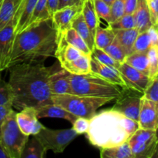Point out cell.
<instances>
[{
    "label": "cell",
    "instance_id": "obj_41",
    "mask_svg": "<svg viewBox=\"0 0 158 158\" xmlns=\"http://www.w3.org/2000/svg\"><path fill=\"white\" fill-rule=\"evenodd\" d=\"M152 26H158V0H146Z\"/></svg>",
    "mask_w": 158,
    "mask_h": 158
},
{
    "label": "cell",
    "instance_id": "obj_37",
    "mask_svg": "<svg viewBox=\"0 0 158 158\" xmlns=\"http://www.w3.org/2000/svg\"><path fill=\"white\" fill-rule=\"evenodd\" d=\"M94 9L99 19H103L109 25L110 19V6L106 4L103 0H93Z\"/></svg>",
    "mask_w": 158,
    "mask_h": 158
},
{
    "label": "cell",
    "instance_id": "obj_18",
    "mask_svg": "<svg viewBox=\"0 0 158 158\" xmlns=\"http://www.w3.org/2000/svg\"><path fill=\"white\" fill-rule=\"evenodd\" d=\"M69 75L70 74L69 73L62 68L59 70L53 69L49 80V90L52 95L73 94Z\"/></svg>",
    "mask_w": 158,
    "mask_h": 158
},
{
    "label": "cell",
    "instance_id": "obj_11",
    "mask_svg": "<svg viewBox=\"0 0 158 158\" xmlns=\"http://www.w3.org/2000/svg\"><path fill=\"white\" fill-rule=\"evenodd\" d=\"M83 3L77 6H66L57 9L52 15L53 24L56 29L58 35H63L66 30L71 28L73 20L81 13Z\"/></svg>",
    "mask_w": 158,
    "mask_h": 158
},
{
    "label": "cell",
    "instance_id": "obj_48",
    "mask_svg": "<svg viewBox=\"0 0 158 158\" xmlns=\"http://www.w3.org/2000/svg\"><path fill=\"white\" fill-rule=\"evenodd\" d=\"M103 1H104L105 2H106V4L109 5V6H111L115 0H103Z\"/></svg>",
    "mask_w": 158,
    "mask_h": 158
},
{
    "label": "cell",
    "instance_id": "obj_22",
    "mask_svg": "<svg viewBox=\"0 0 158 158\" xmlns=\"http://www.w3.org/2000/svg\"><path fill=\"white\" fill-rule=\"evenodd\" d=\"M82 14L86 25L94 37L97 27L100 26V20L94 9L93 0H83Z\"/></svg>",
    "mask_w": 158,
    "mask_h": 158
},
{
    "label": "cell",
    "instance_id": "obj_1",
    "mask_svg": "<svg viewBox=\"0 0 158 158\" xmlns=\"http://www.w3.org/2000/svg\"><path fill=\"white\" fill-rule=\"evenodd\" d=\"M9 86L12 106L17 110L52 103L49 80L53 67L43 60L23 62L9 66Z\"/></svg>",
    "mask_w": 158,
    "mask_h": 158
},
{
    "label": "cell",
    "instance_id": "obj_5",
    "mask_svg": "<svg viewBox=\"0 0 158 158\" xmlns=\"http://www.w3.org/2000/svg\"><path fill=\"white\" fill-rule=\"evenodd\" d=\"M53 103L58 104L76 117L90 119L101 106L115 99L112 97H94L77 94H59L51 97Z\"/></svg>",
    "mask_w": 158,
    "mask_h": 158
},
{
    "label": "cell",
    "instance_id": "obj_30",
    "mask_svg": "<svg viewBox=\"0 0 158 158\" xmlns=\"http://www.w3.org/2000/svg\"><path fill=\"white\" fill-rule=\"evenodd\" d=\"M115 38L114 29L108 26L106 28H102L99 26L94 35V43L95 47L103 49L110 44Z\"/></svg>",
    "mask_w": 158,
    "mask_h": 158
},
{
    "label": "cell",
    "instance_id": "obj_26",
    "mask_svg": "<svg viewBox=\"0 0 158 158\" xmlns=\"http://www.w3.org/2000/svg\"><path fill=\"white\" fill-rule=\"evenodd\" d=\"M49 18H51V15L48 11L47 0H38L32 12V16L25 29L33 27Z\"/></svg>",
    "mask_w": 158,
    "mask_h": 158
},
{
    "label": "cell",
    "instance_id": "obj_42",
    "mask_svg": "<svg viewBox=\"0 0 158 158\" xmlns=\"http://www.w3.org/2000/svg\"><path fill=\"white\" fill-rule=\"evenodd\" d=\"M12 103H7L5 104L0 105V134H1V127L2 125L3 122H4L5 119L7 117L9 113L10 112L11 110H12Z\"/></svg>",
    "mask_w": 158,
    "mask_h": 158
},
{
    "label": "cell",
    "instance_id": "obj_40",
    "mask_svg": "<svg viewBox=\"0 0 158 158\" xmlns=\"http://www.w3.org/2000/svg\"><path fill=\"white\" fill-rule=\"evenodd\" d=\"M89 119L78 117L76 119L74 123H73V128L74 131L77 133L78 135L84 134H86V131H87L88 127H89Z\"/></svg>",
    "mask_w": 158,
    "mask_h": 158
},
{
    "label": "cell",
    "instance_id": "obj_25",
    "mask_svg": "<svg viewBox=\"0 0 158 158\" xmlns=\"http://www.w3.org/2000/svg\"><path fill=\"white\" fill-rule=\"evenodd\" d=\"M20 0H0V29L12 21Z\"/></svg>",
    "mask_w": 158,
    "mask_h": 158
},
{
    "label": "cell",
    "instance_id": "obj_36",
    "mask_svg": "<svg viewBox=\"0 0 158 158\" xmlns=\"http://www.w3.org/2000/svg\"><path fill=\"white\" fill-rule=\"evenodd\" d=\"M143 97L147 100L158 103V77L150 79L143 90Z\"/></svg>",
    "mask_w": 158,
    "mask_h": 158
},
{
    "label": "cell",
    "instance_id": "obj_20",
    "mask_svg": "<svg viewBox=\"0 0 158 158\" xmlns=\"http://www.w3.org/2000/svg\"><path fill=\"white\" fill-rule=\"evenodd\" d=\"M134 15L136 22V29L139 32L148 30L152 26L146 0H138Z\"/></svg>",
    "mask_w": 158,
    "mask_h": 158
},
{
    "label": "cell",
    "instance_id": "obj_14",
    "mask_svg": "<svg viewBox=\"0 0 158 158\" xmlns=\"http://www.w3.org/2000/svg\"><path fill=\"white\" fill-rule=\"evenodd\" d=\"M16 122L22 132L29 137L36 134L43 127L39 121L35 107H26L16 113Z\"/></svg>",
    "mask_w": 158,
    "mask_h": 158
},
{
    "label": "cell",
    "instance_id": "obj_39",
    "mask_svg": "<svg viewBox=\"0 0 158 158\" xmlns=\"http://www.w3.org/2000/svg\"><path fill=\"white\" fill-rule=\"evenodd\" d=\"M7 103H11L10 92L7 82L3 80L0 72V105Z\"/></svg>",
    "mask_w": 158,
    "mask_h": 158
},
{
    "label": "cell",
    "instance_id": "obj_13",
    "mask_svg": "<svg viewBox=\"0 0 158 158\" xmlns=\"http://www.w3.org/2000/svg\"><path fill=\"white\" fill-rule=\"evenodd\" d=\"M139 127L157 131L158 103L147 100L142 97L138 117Z\"/></svg>",
    "mask_w": 158,
    "mask_h": 158
},
{
    "label": "cell",
    "instance_id": "obj_7",
    "mask_svg": "<svg viewBox=\"0 0 158 158\" xmlns=\"http://www.w3.org/2000/svg\"><path fill=\"white\" fill-rule=\"evenodd\" d=\"M29 137L22 132L17 124L16 111L11 110L2 125L0 134V143L8 157L21 158Z\"/></svg>",
    "mask_w": 158,
    "mask_h": 158
},
{
    "label": "cell",
    "instance_id": "obj_6",
    "mask_svg": "<svg viewBox=\"0 0 158 158\" xmlns=\"http://www.w3.org/2000/svg\"><path fill=\"white\" fill-rule=\"evenodd\" d=\"M54 56L58 60L62 69L72 75H83L90 72L91 56L68 43L63 35H58L56 49Z\"/></svg>",
    "mask_w": 158,
    "mask_h": 158
},
{
    "label": "cell",
    "instance_id": "obj_9",
    "mask_svg": "<svg viewBox=\"0 0 158 158\" xmlns=\"http://www.w3.org/2000/svg\"><path fill=\"white\" fill-rule=\"evenodd\" d=\"M77 135L73 128L52 130L43 126L34 136L40 140L46 151H52L55 154H60L65 151Z\"/></svg>",
    "mask_w": 158,
    "mask_h": 158
},
{
    "label": "cell",
    "instance_id": "obj_2",
    "mask_svg": "<svg viewBox=\"0 0 158 158\" xmlns=\"http://www.w3.org/2000/svg\"><path fill=\"white\" fill-rule=\"evenodd\" d=\"M57 41L58 34L51 18L25 29L14 35L8 68L16 63L44 61L46 58L54 56Z\"/></svg>",
    "mask_w": 158,
    "mask_h": 158
},
{
    "label": "cell",
    "instance_id": "obj_32",
    "mask_svg": "<svg viewBox=\"0 0 158 158\" xmlns=\"http://www.w3.org/2000/svg\"><path fill=\"white\" fill-rule=\"evenodd\" d=\"M151 47V41L148 31L139 32L134 42L133 52H148Z\"/></svg>",
    "mask_w": 158,
    "mask_h": 158
},
{
    "label": "cell",
    "instance_id": "obj_38",
    "mask_svg": "<svg viewBox=\"0 0 158 158\" xmlns=\"http://www.w3.org/2000/svg\"><path fill=\"white\" fill-rule=\"evenodd\" d=\"M124 1L125 0H115L110 6V19L109 25L124 14Z\"/></svg>",
    "mask_w": 158,
    "mask_h": 158
},
{
    "label": "cell",
    "instance_id": "obj_24",
    "mask_svg": "<svg viewBox=\"0 0 158 158\" xmlns=\"http://www.w3.org/2000/svg\"><path fill=\"white\" fill-rule=\"evenodd\" d=\"M71 27L73 28L76 31L79 33V35L83 38L85 43L88 46V47L90 49L91 51L94 50L95 48V43H94V37L93 34L91 33L89 27L86 25L83 18V14L81 13L73 20Z\"/></svg>",
    "mask_w": 158,
    "mask_h": 158
},
{
    "label": "cell",
    "instance_id": "obj_19",
    "mask_svg": "<svg viewBox=\"0 0 158 158\" xmlns=\"http://www.w3.org/2000/svg\"><path fill=\"white\" fill-rule=\"evenodd\" d=\"M35 109L36 111L38 119L46 118V117L64 119L73 124L76 119L78 117L65 110L60 105L53 103L38 106V107H35Z\"/></svg>",
    "mask_w": 158,
    "mask_h": 158
},
{
    "label": "cell",
    "instance_id": "obj_43",
    "mask_svg": "<svg viewBox=\"0 0 158 158\" xmlns=\"http://www.w3.org/2000/svg\"><path fill=\"white\" fill-rule=\"evenodd\" d=\"M138 0H125L124 14H134L137 6Z\"/></svg>",
    "mask_w": 158,
    "mask_h": 158
},
{
    "label": "cell",
    "instance_id": "obj_28",
    "mask_svg": "<svg viewBox=\"0 0 158 158\" xmlns=\"http://www.w3.org/2000/svg\"><path fill=\"white\" fill-rule=\"evenodd\" d=\"M100 150L102 158H134L127 141L120 145Z\"/></svg>",
    "mask_w": 158,
    "mask_h": 158
},
{
    "label": "cell",
    "instance_id": "obj_44",
    "mask_svg": "<svg viewBox=\"0 0 158 158\" xmlns=\"http://www.w3.org/2000/svg\"><path fill=\"white\" fill-rule=\"evenodd\" d=\"M158 26H152L148 29V33H149L150 38L151 41V46H158Z\"/></svg>",
    "mask_w": 158,
    "mask_h": 158
},
{
    "label": "cell",
    "instance_id": "obj_31",
    "mask_svg": "<svg viewBox=\"0 0 158 158\" xmlns=\"http://www.w3.org/2000/svg\"><path fill=\"white\" fill-rule=\"evenodd\" d=\"M103 50L105 52H106L111 58L114 59V60H116L118 63H124L125 59L127 57V54L125 53L123 48L120 46L118 42L115 40V38L113 40L112 43L108 45L106 47H105Z\"/></svg>",
    "mask_w": 158,
    "mask_h": 158
},
{
    "label": "cell",
    "instance_id": "obj_47",
    "mask_svg": "<svg viewBox=\"0 0 158 158\" xmlns=\"http://www.w3.org/2000/svg\"><path fill=\"white\" fill-rule=\"evenodd\" d=\"M0 158H9L6 151L3 149L2 146L1 145V143H0Z\"/></svg>",
    "mask_w": 158,
    "mask_h": 158
},
{
    "label": "cell",
    "instance_id": "obj_34",
    "mask_svg": "<svg viewBox=\"0 0 158 158\" xmlns=\"http://www.w3.org/2000/svg\"><path fill=\"white\" fill-rule=\"evenodd\" d=\"M148 77L152 79L158 77V46H151L148 52Z\"/></svg>",
    "mask_w": 158,
    "mask_h": 158
},
{
    "label": "cell",
    "instance_id": "obj_23",
    "mask_svg": "<svg viewBox=\"0 0 158 158\" xmlns=\"http://www.w3.org/2000/svg\"><path fill=\"white\" fill-rule=\"evenodd\" d=\"M47 151L45 149L40 140L34 135L29 137L24 147L21 158H44Z\"/></svg>",
    "mask_w": 158,
    "mask_h": 158
},
{
    "label": "cell",
    "instance_id": "obj_3",
    "mask_svg": "<svg viewBox=\"0 0 158 158\" xmlns=\"http://www.w3.org/2000/svg\"><path fill=\"white\" fill-rule=\"evenodd\" d=\"M138 128V122L114 110H107L96 114L89 119L86 135L93 146L102 149L128 141Z\"/></svg>",
    "mask_w": 158,
    "mask_h": 158
},
{
    "label": "cell",
    "instance_id": "obj_35",
    "mask_svg": "<svg viewBox=\"0 0 158 158\" xmlns=\"http://www.w3.org/2000/svg\"><path fill=\"white\" fill-rule=\"evenodd\" d=\"M91 55L96 59V60H98L99 62H100L103 64L106 65V66H110V67L113 68L114 69H118L119 66L121 63H118L116 60H114V59L111 58L109 55H108L106 52H105L103 49H98V48L95 47L94 49V50L92 51V54Z\"/></svg>",
    "mask_w": 158,
    "mask_h": 158
},
{
    "label": "cell",
    "instance_id": "obj_17",
    "mask_svg": "<svg viewBox=\"0 0 158 158\" xmlns=\"http://www.w3.org/2000/svg\"><path fill=\"white\" fill-rule=\"evenodd\" d=\"M90 72L97 74L113 84L120 86L121 89H127L121 74L117 69H114L106 65L103 64L96 60L92 55L90 58Z\"/></svg>",
    "mask_w": 158,
    "mask_h": 158
},
{
    "label": "cell",
    "instance_id": "obj_4",
    "mask_svg": "<svg viewBox=\"0 0 158 158\" xmlns=\"http://www.w3.org/2000/svg\"><path fill=\"white\" fill-rule=\"evenodd\" d=\"M73 94L94 97H112L116 100L122 94L120 86L113 84L97 74L89 72L83 75H69Z\"/></svg>",
    "mask_w": 158,
    "mask_h": 158
},
{
    "label": "cell",
    "instance_id": "obj_46",
    "mask_svg": "<svg viewBox=\"0 0 158 158\" xmlns=\"http://www.w3.org/2000/svg\"><path fill=\"white\" fill-rule=\"evenodd\" d=\"M58 5L59 0H47L48 11H49L51 16L58 9Z\"/></svg>",
    "mask_w": 158,
    "mask_h": 158
},
{
    "label": "cell",
    "instance_id": "obj_29",
    "mask_svg": "<svg viewBox=\"0 0 158 158\" xmlns=\"http://www.w3.org/2000/svg\"><path fill=\"white\" fill-rule=\"evenodd\" d=\"M60 35H63L64 40H66L68 43L72 45L73 46L76 47L77 49H78L79 50L81 51L83 54L87 56H91L92 51H91L90 49L88 47V46L86 45V43H85L84 40H83V38L79 35L78 32H77L73 28H69L68 30H66V32H65L64 34Z\"/></svg>",
    "mask_w": 158,
    "mask_h": 158
},
{
    "label": "cell",
    "instance_id": "obj_21",
    "mask_svg": "<svg viewBox=\"0 0 158 158\" xmlns=\"http://www.w3.org/2000/svg\"><path fill=\"white\" fill-rule=\"evenodd\" d=\"M115 40L118 42L127 56L133 52L134 42L139 32L136 28L131 29H114Z\"/></svg>",
    "mask_w": 158,
    "mask_h": 158
},
{
    "label": "cell",
    "instance_id": "obj_33",
    "mask_svg": "<svg viewBox=\"0 0 158 158\" xmlns=\"http://www.w3.org/2000/svg\"><path fill=\"white\" fill-rule=\"evenodd\" d=\"M113 29H131L136 28L134 14H123L120 18L108 25Z\"/></svg>",
    "mask_w": 158,
    "mask_h": 158
},
{
    "label": "cell",
    "instance_id": "obj_27",
    "mask_svg": "<svg viewBox=\"0 0 158 158\" xmlns=\"http://www.w3.org/2000/svg\"><path fill=\"white\" fill-rule=\"evenodd\" d=\"M124 63H127L129 66H132L142 73L148 76L149 69L148 52H132L131 54L127 56Z\"/></svg>",
    "mask_w": 158,
    "mask_h": 158
},
{
    "label": "cell",
    "instance_id": "obj_10",
    "mask_svg": "<svg viewBox=\"0 0 158 158\" xmlns=\"http://www.w3.org/2000/svg\"><path fill=\"white\" fill-rule=\"evenodd\" d=\"M143 94L130 89H122V94L116 99L111 110L117 111L124 117L138 122L139 112Z\"/></svg>",
    "mask_w": 158,
    "mask_h": 158
},
{
    "label": "cell",
    "instance_id": "obj_12",
    "mask_svg": "<svg viewBox=\"0 0 158 158\" xmlns=\"http://www.w3.org/2000/svg\"><path fill=\"white\" fill-rule=\"evenodd\" d=\"M117 70L121 74L127 89L143 94L150 80L148 76L142 73L126 63H122Z\"/></svg>",
    "mask_w": 158,
    "mask_h": 158
},
{
    "label": "cell",
    "instance_id": "obj_8",
    "mask_svg": "<svg viewBox=\"0 0 158 158\" xmlns=\"http://www.w3.org/2000/svg\"><path fill=\"white\" fill-rule=\"evenodd\" d=\"M157 131L139 127L128 140L134 158H153L157 156Z\"/></svg>",
    "mask_w": 158,
    "mask_h": 158
},
{
    "label": "cell",
    "instance_id": "obj_16",
    "mask_svg": "<svg viewBox=\"0 0 158 158\" xmlns=\"http://www.w3.org/2000/svg\"><path fill=\"white\" fill-rule=\"evenodd\" d=\"M37 1L38 0H20L19 4L12 19L14 35L19 34L26 29L32 16Z\"/></svg>",
    "mask_w": 158,
    "mask_h": 158
},
{
    "label": "cell",
    "instance_id": "obj_45",
    "mask_svg": "<svg viewBox=\"0 0 158 158\" xmlns=\"http://www.w3.org/2000/svg\"><path fill=\"white\" fill-rule=\"evenodd\" d=\"M83 2V0H59L58 9L66 7V6H77V5L82 4Z\"/></svg>",
    "mask_w": 158,
    "mask_h": 158
},
{
    "label": "cell",
    "instance_id": "obj_15",
    "mask_svg": "<svg viewBox=\"0 0 158 158\" xmlns=\"http://www.w3.org/2000/svg\"><path fill=\"white\" fill-rule=\"evenodd\" d=\"M14 35L12 21L0 29V72L9 66Z\"/></svg>",
    "mask_w": 158,
    "mask_h": 158
}]
</instances>
